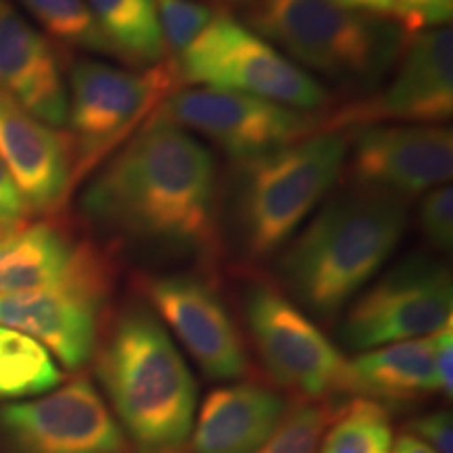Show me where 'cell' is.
I'll use <instances>...</instances> for the list:
<instances>
[{
    "mask_svg": "<svg viewBox=\"0 0 453 453\" xmlns=\"http://www.w3.org/2000/svg\"><path fill=\"white\" fill-rule=\"evenodd\" d=\"M99 378L141 453H180L194 428L197 390L183 355L150 307L130 304L113 321Z\"/></svg>",
    "mask_w": 453,
    "mask_h": 453,
    "instance_id": "cell-3",
    "label": "cell"
},
{
    "mask_svg": "<svg viewBox=\"0 0 453 453\" xmlns=\"http://www.w3.org/2000/svg\"><path fill=\"white\" fill-rule=\"evenodd\" d=\"M390 453H434L426 443H422L420 439L413 437V434H401L395 441V445L390 447Z\"/></svg>",
    "mask_w": 453,
    "mask_h": 453,
    "instance_id": "cell-33",
    "label": "cell"
},
{
    "mask_svg": "<svg viewBox=\"0 0 453 453\" xmlns=\"http://www.w3.org/2000/svg\"><path fill=\"white\" fill-rule=\"evenodd\" d=\"M330 3L373 17H388L395 9V0H330Z\"/></svg>",
    "mask_w": 453,
    "mask_h": 453,
    "instance_id": "cell-32",
    "label": "cell"
},
{
    "mask_svg": "<svg viewBox=\"0 0 453 453\" xmlns=\"http://www.w3.org/2000/svg\"><path fill=\"white\" fill-rule=\"evenodd\" d=\"M451 309L449 271L426 257H411L357 298L340 338L353 350L426 338L451 324Z\"/></svg>",
    "mask_w": 453,
    "mask_h": 453,
    "instance_id": "cell-9",
    "label": "cell"
},
{
    "mask_svg": "<svg viewBox=\"0 0 453 453\" xmlns=\"http://www.w3.org/2000/svg\"><path fill=\"white\" fill-rule=\"evenodd\" d=\"M111 55L137 65H160L164 47L156 0H87Z\"/></svg>",
    "mask_w": 453,
    "mask_h": 453,
    "instance_id": "cell-21",
    "label": "cell"
},
{
    "mask_svg": "<svg viewBox=\"0 0 453 453\" xmlns=\"http://www.w3.org/2000/svg\"><path fill=\"white\" fill-rule=\"evenodd\" d=\"M164 47L174 57L196 41L217 17L211 4L200 0H156Z\"/></svg>",
    "mask_w": 453,
    "mask_h": 453,
    "instance_id": "cell-26",
    "label": "cell"
},
{
    "mask_svg": "<svg viewBox=\"0 0 453 453\" xmlns=\"http://www.w3.org/2000/svg\"><path fill=\"white\" fill-rule=\"evenodd\" d=\"M44 32L65 47L111 53L87 0H19Z\"/></svg>",
    "mask_w": 453,
    "mask_h": 453,
    "instance_id": "cell-24",
    "label": "cell"
},
{
    "mask_svg": "<svg viewBox=\"0 0 453 453\" xmlns=\"http://www.w3.org/2000/svg\"><path fill=\"white\" fill-rule=\"evenodd\" d=\"M88 246L55 220L19 226L0 237V294L42 290L64 281Z\"/></svg>",
    "mask_w": 453,
    "mask_h": 453,
    "instance_id": "cell-19",
    "label": "cell"
},
{
    "mask_svg": "<svg viewBox=\"0 0 453 453\" xmlns=\"http://www.w3.org/2000/svg\"><path fill=\"white\" fill-rule=\"evenodd\" d=\"M61 380L64 373L38 340L0 326V399L49 393Z\"/></svg>",
    "mask_w": 453,
    "mask_h": 453,
    "instance_id": "cell-22",
    "label": "cell"
},
{
    "mask_svg": "<svg viewBox=\"0 0 453 453\" xmlns=\"http://www.w3.org/2000/svg\"><path fill=\"white\" fill-rule=\"evenodd\" d=\"M246 324L277 384L311 399L350 390L349 361L303 311L271 286L257 283L248 290Z\"/></svg>",
    "mask_w": 453,
    "mask_h": 453,
    "instance_id": "cell-11",
    "label": "cell"
},
{
    "mask_svg": "<svg viewBox=\"0 0 453 453\" xmlns=\"http://www.w3.org/2000/svg\"><path fill=\"white\" fill-rule=\"evenodd\" d=\"M162 116L217 143L235 162L273 154L315 134L321 127L311 111L214 88H187L162 104Z\"/></svg>",
    "mask_w": 453,
    "mask_h": 453,
    "instance_id": "cell-10",
    "label": "cell"
},
{
    "mask_svg": "<svg viewBox=\"0 0 453 453\" xmlns=\"http://www.w3.org/2000/svg\"><path fill=\"white\" fill-rule=\"evenodd\" d=\"M27 217H30V208L17 189L15 180L11 179L7 166L0 160V237L24 226Z\"/></svg>",
    "mask_w": 453,
    "mask_h": 453,
    "instance_id": "cell-29",
    "label": "cell"
},
{
    "mask_svg": "<svg viewBox=\"0 0 453 453\" xmlns=\"http://www.w3.org/2000/svg\"><path fill=\"white\" fill-rule=\"evenodd\" d=\"M330 411L319 405H303L286 413L271 439L254 453H317Z\"/></svg>",
    "mask_w": 453,
    "mask_h": 453,
    "instance_id": "cell-25",
    "label": "cell"
},
{
    "mask_svg": "<svg viewBox=\"0 0 453 453\" xmlns=\"http://www.w3.org/2000/svg\"><path fill=\"white\" fill-rule=\"evenodd\" d=\"M405 229L403 197L365 187L338 194L281 254L283 286L304 309L330 319L387 265Z\"/></svg>",
    "mask_w": 453,
    "mask_h": 453,
    "instance_id": "cell-2",
    "label": "cell"
},
{
    "mask_svg": "<svg viewBox=\"0 0 453 453\" xmlns=\"http://www.w3.org/2000/svg\"><path fill=\"white\" fill-rule=\"evenodd\" d=\"M393 428L382 403L355 399L340 411L319 453H390Z\"/></svg>",
    "mask_w": 453,
    "mask_h": 453,
    "instance_id": "cell-23",
    "label": "cell"
},
{
    "mask_svg": "<svg viewBox=\"0 0 453 453\" xmlns=\"http://www.w3.org/2000/svg\"><path fill=\"white\" fill-rule=\"evenodd\" d=\"M410 428L413 437L426 443L434 453H453V422L447 411H434L416 418Z\"/></svg>",
    "mask_w": 453,
    "mask_h": 453,
    "instance_id": "cell-30",
    "label": "cell"
},
{
    "mask_svg": "<svg viewBox=\"0 0 453 453\" xmlns=\"http://www.w3.org/2000/svg\"><path fill=\"white\" fill-rule=\"evenodd\" d=\"M0 439L7 453H130L120 424L87 378L0 407Z\"/></svg>",
    "mask_w": 453,
    "mask_h": 453,
    "instance_id": "cell-12",
    "label": "cell"
},
{
    "mask_svg": "<svg viewBox=\"0 0 453 453\" xmlns=\"http://www.w3.org/2000/svg\"><path fill=\"white\" fill-rule=\"evenodd\" d=\"M347 156V137L324 130L273 154L237 162L231 225L243 254L267 258L281 250L338 183Z\"/></svg>",
    "mask_w": 453,
    "mask_h": 453,
    "instance_id": "cell-4",
    "label": "cell"
},
{
    "mask_svg": "<svg viewBox=\"0 0 453 453\" xmlns=\"http://www.w3.org/2000/svg\"><path fill=\"white\" fill-rule=\"evenodd\" d=\"M453 0H395L393 17L407 34H420L451 19Z\"/></svg>",
    "mask_w": 453,
    "mask_h": 453,
    "instance_id": "cell-28",
    "label": "cell"
},
{
    "mask_svg": "<svg viewBox=\"0 0 453 453\" xmlns=\"http://www.w3.org/2000/svg\"><path fill=\"white\" fill-rule=\"evenodd\" d=\"M0 90L49 127L67 124V87L44 34L0 0Z\"/></svg>",
    "mask_w": 453,
    "mask_h": 453,
    "instance_id": "cell-17",
    "label": "cell"
},
{
    "mask_svg": "<svg viewBox=\"0 0 453 453\" xmlns=\"http://www.w3.org/2000/svg\"><path fill=\"white\" fill-rule=\"evenodd\" d=\"M217 162L157 113L84 191L90 223L141 242L208 248L217 234Z\"/></svg>",
    "mask_w": 453,
    "mask_h": 453,
    "instance_id": "cell-1",
    "label": "cell"
},
{
    "mask_svg": "<svg viewBox=\"0 0 453 453\" xmlns=\"http://www.w3.org/2000/svg\"><path fill=\"white\" fill-rule=\"evenodd\" d=\"M451 359H453V332L451 324L434 334V378H437V390L451 399L453 378H451Z\"/></svg>",
    "mask_w": 453,
    "mask_h": 453,
    "instance_id": "cell-31",
    "label": "cell"
},
{
    "mask_svg": "<svg viewBox=\"0 0 453 453\" xmlns=\"http://www.w3.org/2000/svg\"><path fill=\"white\" fill-rule=\"evenodd\" d=\"M145 294L208 378L235 380L248 372L242 334L211 283L162 275L145 281Z\"/></svg>",
    "mask_w": 453,
    "mask_h": 453,
    "instance_id": "cell-15",
    "label": "cell"
},
{
    "mask_svg": "<svg viewBox=\"0 0 453 453\" xmlns=\"http://www.w3.org/2000/svg\"><path fill=\"white\" fill-rule=\"evenodd\" d=\"M177 73L166 65L127 72L95 59L70 67L67 122L72 127L73 180L87 174L168 93Z\"/></svg>",
    "mask_w": 453,
    "mask_h": 453,
    "instance_id": "cell-7",
    "label": "cell"
},
{
    "mask_svg": "<svg viewBox=\"0 0 453 453\" xmlns=\"http://www.w3.org/2000/svg\"><path fill=\"white\" fill-rule=\"evenodd\" d=\"M248 21L298 67L359 88L380 82L403 50L399 26L330 0H254Z\"/></svg>",
    "mask_w": 453,
    "mask_h": 453,
    "instance_id": "cell-5",
    "label": "cell"
},
{
    "mask_svg": "<svg viewBox=\"0 0 453 453\" xmlns=\"http://www.w3.org/2000/svg\"><path fill=\"white\" fill-rule=\"evenodd\" d=\"M288 413L281 395L257 384H234L203 401L191 453H254Z\"/></svg>",
    "mask_w": 453,
    "mask_h": 453,
    "instance_id": "cell-18",
    "label": "cell"
},
{
    "mask_svg": "<svg viewBox=\"0 0 453 453\" xmlns=\"http://www.w3.org/2000/svg\"><path fill=\"white\" fill-rule=\"evenodd\" d=\"M420 229L437 250H449L453 243V191L449 185L430 189L420 206Z\"/></svg>",
    "mask_w": 453,
    "mask_h": 453,
    "instance_id": "cell-27",
    "label": "cell"
},
{
    "mask_svg": "<svg viewBox=\"0 0 453 453\" xmlns=\"http://www.w3.org/2000/svg\"><path fill=\"white\" fill-rule=\"evenodd\" d=\"M349 145L355 187L407 197L451 180L453 133L441 124H364Z\"/></svg>",
    "mask_w": 453,
    "mask_h": 453,
    "instance_id": "cell-14",
    "label": "cell"
},
{
    "mask_svg": "<svg viewBox=\"0 0 453 453\" xmlns=\"http://www.w3.org/2000/svg\"><path fill=\"white\" fill-rule=\"evenodd\" d=\"M0 160L30 212L50 214L73 185L70 134L49 127L0 90Z\"/></svg>",
    "mask_w": 453,
    "mask_h": 453,
    "instance_id": "cell-16",
    "label": "cell"
},
{
    "mask_svg": "<svg viewBox=\"0 0 453 453\" xmlns=\"http://www.w3.org/2000/svg\"><path fill=\"white\" fill-rule=\"evenodd\" d=\"M350 390L384 403H410L437 390L434 334L365 350L349 364Z\"/></svg>",
    "mask_w": 453,
    "mask_h": 453,
    "instance_id": "cell-20",
    "label": "cell"
},
{
    "mask_svg": "<svg viewBox=\"0 0 453 453\" xmlns=\"http://www.w3.org/2000/svg\"><path fill=\"white\" fill-rule=\"evenodd\" d=\"M223 3H231V4H252L254 0H223Z\"/></svg>",
    "mask_w": 453,
    "mask_h": 453,
    "instance_id": "cell-34",
    "label": "cell"
},
{
    "mask_svg": "<svg viewBox=\"0 0 453 453\" xmlns=\"http://www.w3.org/2000/svg\"><path fill=\"white\" fill-rule=\"evenodd\" d=\"M453 113V32H420L403 47L395 78L376 95L334 111L332 130L364 124H441Z\"/></svg>",
    "mask_w": 453,
    "mask_h": 453,
    "instance_id": "cell-13",
    "label": "cell"
},
{
    "mask_svg": "<svg viewBox=\"0 0 453 453\" xmlns=\"http://www.w3.org/2000/svg\"><path fill=\"white\" fill-rule=\"evenodd\" d=\"M110 281V260L88 246L64 281L42 290L0 294V326L38 340L67 370H81L97 344Z\"/></svg>",
    "mask_w": 453,
    "mask_h": 453,
    "instance_id": "cell-8",
    "label": "cell"
},
{
    "mask_svg": "<svg viewBox=\"0 0 453 453\" xmlns=\"http://www.w3.org/2000/svg\"><path fill=\"white\" fill-rule=\"evenodd\" d=\"M177 59L180 81L200 88L252 95L300 111L319 110L330 99L307 70L225 13L214 17Z\"/></svg>",
    "mask_w": 453,
    "mask_h": 453,
    "instance_id": "cell-6",
    "label": "cell"
}]
</instances>
